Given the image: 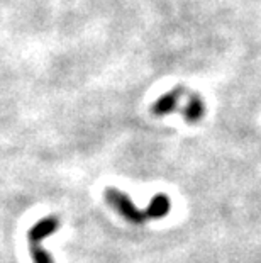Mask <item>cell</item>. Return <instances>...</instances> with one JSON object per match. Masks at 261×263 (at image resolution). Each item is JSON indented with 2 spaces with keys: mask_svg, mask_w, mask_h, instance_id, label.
<instances>
[{
  "mask_svg": "<svg viewBox=\"0 0 261 263\" xmlns=\"http://www.w3.org/2000/svg\"><path fill=\"white\" fill-rule=\"evenodd\" d=\"M170 207H171V202H170V197H168V195H165V194L154 195L153 200H151V202H149V205H148L149 217H151V219H159V217L168 216Z\"/></svg>",
  "mask_w": 261,
  "mask_h": 263,
  "instance_id": "277c9868",
  "label": "cell"
},
{
  "mask_svg": "<svg viewBox=\"0 0 261 263\" xmlns=\"http://www.w3.org/2000/svg\"><path fill=\"white\" fill-rule=\"evenodd\" d=\"M59 229V219L54 216H48L44 219L37 221L34 226L31 228V231L27 233V241H29V251L31 258L34 263H54L53 256L43 248L41 243L43 239L53 234Z\"/></svg>",
  "mask_w": 261,
  "mask_h": 263,
  "instance_id": "6da1fadb",
  "label": "cell"
},
{
  "mask_svg": "<svg viewBox=\"0 0 261 263\" xmlns=\"http://www.w3.org/2000/svg\"><path fill=\"white\" fill-rule=\"evenodd\" d=\"M185 88L183 87H175L173 90L161 95V97L154 102L153 105V114L154 116H163V114H170L173 112V110L178 109V102L180 99L185 95Z\"/></svg>",
  "mask_w": 261,
  "mask_h": 263,
  "instance_id": "3957f363",
  "label": "cell"
},
{
  "mask_svg": "<svg viewBox=\"0 0 261 263\" xmlns=\"http://www.w3.org/2000/svg\"><path fill=\"white\" fill-rule=\"evenodd\" d=\"M105 200H107L109 205H112L115 211L119 212V214L127 219L132 224H143V222H146L148 219H151L149 217V211H141L137 209L134 205V202L131 200L129 195L122 194L121 190L117 189H107L105 190Z\"/></svg>",
  "mask_w": 261,
  "mask_h": 263,
  "instance_id": "7a4b0ae2",
  "label": "cell"
}]
</instances>
